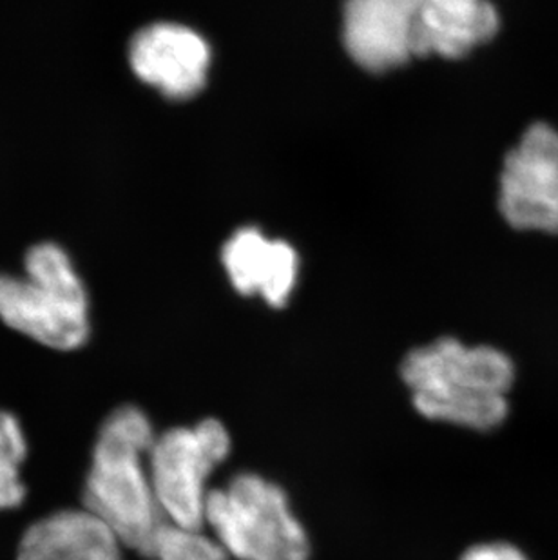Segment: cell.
<instances>
[{"label": "cell", "mask_w": 558, "mask_h": 560, "mask_svg": "<svg viewBox=\"0 0 558 560\" xmlns=\"http://www.w3.org/2000/svg\"><path fill=\"white\" fill-rule=\"evenodd\" d=\"M231 435L218 419L176 427L156 435L149 474L165 521L184 528L206 526L207 481L231 454Z\"/></svg>", "instance_id": "277c9868"}, {"label": "cell", "mask_w": 558, "mask_h": 560, "mask_svg": "<svg viewBox=\"0 0 558 560\" xmlns=\"http://www.w3.org/2000/svg\"><path fill=\"white\" fill-rule=\"evenodd\" d=\"M206 524L237 560H309L311 542L283 488L253 471H240L209 492Z\"/></svg>", "instance_id": "3957f363"}, {"label": "cell", "mask_w": 558, "mask_h": 560, "mask_svg": "<svg viewBox=\"0 0 558 560\" xmlns=\"http://www.w3.org/2000/svg\"><path fill=\"white\" fill-rule=\"evenodd\" d=\"M154 434L138 407H121L102 424L85 477L84 508L95 513L129 550L149 559L165 517L149 474Z\"/></svg>", "instance_id": "6da1fadb"}, {"label": "cell", "mask_w": 558, "mask_h": 560, "mask_svg": "<svg viewBox=\"0 0 558 560\" xmlns=\"http://www.w3.org/2000/svg\"><path fill=\"white\" fill-rule=\"evenodd\" d=\"M400 377L411 392H493L505 394L515 380L510 358L493 347H466L457 339L411 350L400 363Z\"/></svg>", "instance_id": "8992f818"}, {"label": "cell", "mask_w": 558, "mask_h": 560, "mask_svg": "<svg viewBox=\"0 0 558 560\" xmlns=\"http://www.w3.org/2000/svg\"><path fill=\"white\" fill-rule=\"evenodd\" d=\"M26 275L0 276V319L49 349H80L90 336L88 296L68 254L37 245L27 253Z\"/></svg>", "instance_id": "7a4b0ae2"}, {"label": "cell", "mask_w": 558, "mask_h": 560, "mask_svg": "<svg viewBox=\"0 0 558 560\" xmlns=\"http://www.w3.org/2000/svg\"><path fill=\"white\" fill-rule=\"evenodd\" d=\"M461 560H527V557L508 542H490L469 548Z\"/></svg>", "instance_id": "9a60e30c"}, {"label": "cell", "mask_w": 558, "mask_h": 560, "mask_svg": "<svg viewBox=\"0 0 558 560\" xmlns=\"http://www.w3.org/2000/svg\"><path fill=\"white\" fill-rule=\"evenodd\" d=\"M499 30L488 0H425L414 30V57H463Z\"/></svg>", "instance_id": "8fae6325"}, {"label": "cell", "mask_w": 558, "mask_h": 560, "mask_svg": "<svg viewBox=\"0 0 558 560\" xmlns=\"http://www.w3.org/2000/svg\"><path fill=\"white\" fill-rule=\"evenodd\" d=\"M148 560H229V553L201 529L184 528L165 521Z\"/></svg>", "instance_id": "5bb4252c"}, {"label": "cell", "mask_w": 558, "mask_h": 560, "mask_svg": "<svg viewBox=\"0 0 558 560\" xmlns=\"http://www.w3.org/2000/svg\"><path fill=\"white\" fill-rule=\"evenodd\" d=\"M118 535L90 510H62L26 529L16 560H124Z\"/></svg>", "instance_id": "9c48e42d"}, {"label": "cell", "mask_w": 558, "mask_h": 560, "mask_svg": "<svg viewBox=\"0 0 558 560\" xmlns=\"http://www.w3.org/2000/svg\"><path fill=\"white\" fill-rule=\"evenodd\" d=\"M223 265L232 285L245 296H261L283 307L294 291L298 256L290 245L265 238L256 229L237 231L223 247Z\"/></svg>", "instance_id": "30bf717a"}, {"label": "cell", "mask_w": 558, "mask_h": 560, "mask_svg": "<svg viewBox=\"0 0 558 560\" xmlns=\"http://www.w3.org/2000/svg\"><path fill=\"white\" fill-rule=\"evenodd\" d=\"M27 443L15 416L0 410V512L22 504L26 487L21 468L26 460Z\"/></svg>", "instance_id": "4fadbf2b"}, {"label": "cell", "mask_w": 558, "mask_h": 560, "mask_svg": "<svg viewBox=\"0 0 558 560\" xmlns=\"http://www.w3.org/2000/svg\"><path fill=\"white\" fill-rule=\"evenodd\" d=\"M129 62L138 79L168 98L184 101L204 88L211 49L189 27L160 22L132 38Z\"/></svg>", "instance_id": "52a82bcc"}, {"label": "cell", "mask_w": 558, "mask_h": 560, "mask_svg": "<svg viewBox=\"0 0 558 560\" xmlns=\"http://www.w3.org/2000/svg\"><path fill=\"white\" fill-rule=\"evenodd\" d=\"M499 206L511 228L558 233V132L554 127L535 124L508 154Z\"/></svg>", "instance_id": "5b68a950"}, {"label": "cell", "mask_w": 558, "mask_h": 560, "mask_svg": "<svg viewBox=\"0 0 558 560\" xmlns=\"http://www.w3.org/2000/svg\"><path fill=\"white\" fill-rule=\"evenodd\" d=\"M411 401L422 418L463 429L491 430L508 418L505 394L430 388L411 392Z\"/></svg>", "instance_id": "7c38bea8"}, {"label": "cell", "mask_w": 558, "mask_h": 560, "mask_svg": "<svg viewBox=\"0 0 558 560\" xmlns=\"http://www.w3.org/2000/svg\"><path fill=\"white\" fill-rule=\"evenodd\" d=\"M425 0H347L342 38L369 71H386L414 57V30Z\"/></svg>", "instance_id": "ba28073f"}]
</instances>
